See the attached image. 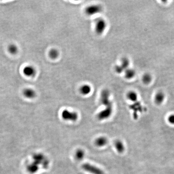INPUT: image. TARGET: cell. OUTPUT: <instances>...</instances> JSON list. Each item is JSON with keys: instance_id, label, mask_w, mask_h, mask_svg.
Listing matches in <instances>:
<instances>
[{"instance_id": "6da1fadb", "label": "cell", "mask_w": 174, "mask_h": 174, "mask_svg": "<svg viewBox=\"0 0 174 174\" xmlns=\"http://www.w3.org/2000/svg\"><path fill=\"white\" fill-rule=\"evenodd\" d=\"M32 161L27 166V170L30 173H34L37 172L39 165H45L48 160L43 154L35 153L32 156Z\"/></svg>"}, {"instance_id": "7a4b0ae2", "label": "cell", "mask_w": 174, "mask_h": 174, "mask_svg": "<svg viewBox=\"0 0 174 174\" xmlns=\"http://www.w3.org/2000/svg\"><path fill=\"white\" fill-rule=\"evenodd\" d=\"M110 93L108 90L104 89L102 91L100 95V100L101 104L104 105L105 107L113 106V104L110 99Z\"/></svg>"}, {"instance_id": "3957f363", "label": "cell", "mask_w": 174, "mask_h": 174, "mask_svg": "<svg viewBox=\"0 0 174 174\" xmlns=\"http://www.w3.org/2000/svg\"><path fill=\"white\" fill-rule=\"evenodd\" d=\"M61 116L64 120L68 121H75L78 118V114L76 112L70 111L66 109L62 111Z\"/></svg>"}, {"instance_id": "277c9868", "label": "cell", "mask_w": 174, "mask_h": 174, "mask_svg": "<svg viewBox=\"0 0 174 174\" xmlns=\"http://www.w3.org/2000/svg\"><path fill=\"white\" fill-rule=\"evenodd\" d=\"M106 27L107 24L105 20L102 18L98 19L96 23V32L98 35L102 34L105 31Z\"/></svg>"}, {"instance_id": "5b68a950", "label": "cell", "mask_w": 174, "mask_h": 174, "mask_svg": "<svg viewBox=\"0 0 174 174\" xmlns=\"http://www.w3.org/2000/svg\"><path fill=\"white\" fill-rule=\"evenodd\" d=\"M82 168L85 171L92 174H104L102 170L90 164H84L82 165Z\"/></svg>"}, {"instance_id": "8992f818", "label": "cell", "mask_w": 174, "mask_h": 174, "mask_svg": "<svg viewBox=\"0 0 174 174\" xmlns=\"http://www.w3.org/2000/svg\"><path fill=\"white\" fill-rule=\"evenodd\" d=\"M113 111V106L105 107L104 110L101 111L98 114V119L102 121L108 119L111 115Z\"/></svg>"}, {"instance_id": "52a82bcc", "label": "cell", "mask_w": 174, "mask_h": 174, "mask_svg": "<svg viewBox=\"0 0 174 174\" xmlns=\"http://www.w3.org/2000/svg\"><path fill=\"white\" fill-rule=\"evenodd\" d=\"M102 10V8L100 5L94 4L87 7L85 9V12L87 15L92 16L100 13Z\"/></svg>"}, {"instance_id": "ba28073f", "label": "cell", "mask_w": 174, "mask_h": 174, "mask_svg": "<svg viewBox=\"0 0 174 174\" xmlns=\"http://www.w3.org/2000/svg\"><path fill=\"white\" fill-rule=\"evenodd\" d=\"M23 95L25 97L29 99H32L36 97V92L34 89L31 88H26L23 91Z\"/></svg>"}, {"instance_id": "9c48e42d", "label": "cell", "mask_w": 174, "mask_h": 174, "mask_svg": "<svg viewBox=\"0 0 174 174\" xmlns=\"http://www.w3.org/2000/svg\"><path fill=\"white\" fill-rule=\"evenodd\" d=\"M23 73L27 77H33L36 74V69L32 66H27L23 69Z\"/></svg>"}, {"instance_id": "30bf717a", "label": "cell", "mask_w": 174, "mask_h": 174, "mask_svg": "<svg viewBox=\"0 0 174 174\" xmlns=\"http://www.w3.org/2000/svg\"><path fill=\"white\" fill-rule=\"evenodd\" d=\"M165 94L162 92H158L154 97V102L157 105H160L163 102L165 99Z\"/></svg>"}, {"instance_id": "8fae6325", "label": "cell", "mask_w": 174, "mask_h": 174, "mask_svg": "<svg viewBox=\"0 0 174 174\" xmlns=\"http://www.w3.org/2000/svg\"><path fill=\"white\" fill-rule=\"evenodd\" d=\"M108 142L107 139L105 137H99L95 140V144L98 147H102L106 145Z\"/></svg>"}, {"instance_id": "7c38bea8", "label": "cell", "mask_w": 174, "mask_h": 174, "mask_svg": "<svg viewBox=\"0 0 174 174\" xmlns=\"http://www.w3.org/2000/svg\"><path fill=\"white\" fill-rule=\"evenodd\" d=\"M115 146L116 150L119 153H122L125 150L124 144L121 141L117 140L115 142Z\"/></svg>"}, {"instance_id": "4fadbf2b", "label": "cell", "mask_w": 174, "mask_h": 174, "mask_svg": "<svg viewBox=\"0 0 174 174\" xmlns=\"http://www.w3.org/2000/svg\"><path fill=\"white\" fill-rule=\"evenodd\" d=\"M92 88L90 85L85 84L80 87L79 91L81 94L83 95H87L89 94L91 92Z\"/></svg>"}, {"instance_id": "5bb4252c", "label": "cell", "mask_w": 174, "mask_h": 174, "mask_svg": "<svg viewBox=\"0 0 174 174\" xmlns=\"http://www.w3.org/2000/svg\"><path fill=\"white\" fill-rule=\"evenodd\" d=\"M126 97L131 102H136L138 99V95L135 91H130L126 94Z\"/></svg>"}, {"instance_id": "9a60e30c", "label": "cell", "mask_w": 174, "mask_h": 174, "mask_svg": "<svg viewBox=\"0 0 174 174\" xmlns=\"http://www.w3.org/2000/svg\"><path fill=\"white\" fill-rule=\"evenodd\" d=\"M124 72L125 77L127 79H132L135 75V71L132 69L129 68L126 69Z\"/></svg>"}, {"instance_id": "2e32d148", "label": "cell", "mask_w": 174, "mask_h": 174, "mask_svg": "<svg viewBox=\"0 0 174 174\" xmlns=\"http://www.w3.org/2000/svg\"><path fill=\"white\" fill-rule=\"evenodd\" d=\"M130 64V61L129 59L126 57H123L122 58L121 61V66L122 67L124 71L129 68V65Z\"/></svg>"}, {"instance_id": "e0dca14e", "label": "cell", "mask_w": 174, "mask_h": 174, "mask_svg": "<svg viewBox=\"0 0 174 174\" xmlns=\"http://www.w3.org/2000/svg\"><path fill=\"white\" fill-rule=\"evenodd\" d=\"M8 50L11 54H15L18 51V49L16 45L14 44H11L9 45L8 47Z\"/></svg>"}, {"instance_id": "ac0fdd59", "label": "cell", "mask_w": 174, "mask_h": 174, "mask_svg": "<svg viewBox=\"0 0 174 174\" xmlns=\"http://www.w3.org/2000/svg\"><path fill=\"white\" fill-rule=\"evenodd\" d=\"M152 77L151 75L149 74H146L142 77V81L146 84H148L151 82Z\"/></svg>"}, {"instance_id": "d6986e66", "label": "cell", "mask_w": 174, "mask_h": 174, "mask_svg": "<svg viewBox=\"0 0 174 174\" xmlns=\"http://www.w3.org/2000/svg\"><path fill=\"white\" fill-rule=\"evenodd\" d=\"M59 52L56 49H52L49 52V56L52 59H56L59 56Z\"/></svg>"}, {"instance_id": "ffe728a7", "label": "cell", "mask_w": 174, "mask_h": 174, "mask_svg": "<svg viewBox=\"0 0 174 174\" xmlns=\"http://www.w3.org/2000/svg\"><path fill=\"white\" fill-rule=\"evenodd\" d=\"M85 156V152L82 149H77L75 152V157L77 159L82 160Z\"/></svg>"}, {"instance_id": "44dd1931", "label": "cell", "mask_w": 174, "mask_h": 174, "mask_svg": "<svg viewBox=\"0 0 174 174\" xmlns=\"http://www.w3.org/2000/svg\"><path fill=\"white\" fill-rule=\"evenodd\" d=\"M115 70L117 74H120L124 72V70L120 65H118L115 67Z\"/></svg>"}, {"instance_id": "7402d4cb", "label": "cell", "mask_w": 174, "mask_h": 174, "mask_svg": "<svg viewBox=\"0 0 174 174\" xmlns=\"http://www.w3.org/2000/svg\"><path fill=\"white\" fill-rule=\"evenodd\" d=\"M168 121L171 124L174 125V114L170 115L168 118Z\"/></svg>"}]
</instances>
